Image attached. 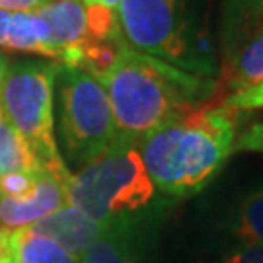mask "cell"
I'll use <instances>...</instances> for the list:
<instances>
[{"label": "cell", "instance_id": "1", "mask_svg": "<svg viewBox=\"0 0 263 263\" xmlns=\"http://www.w3.org/2000/svg\"><path fill=\"white\" fill-rule=\"evenodd\" d=\"M238 111L193 105L139 141L152 183L172 197H189L222 170L236 142Z\"/></svg>", "mask_w": 263, "mask_h": 263}, {"label": "cell", "instance_id": "2", "mask_svg": "<svg viewBox=\"0 0 263 263\" xmlns=\"http://www.w3.org/2000/svg\"><path fill=\"white\" fill-rule=\"evenodd\" d=\"M98 80L109 98L117 135L137 142L193 107L205 94L203 76L139 53L127 43Z\"/></svg>", "mask_w": 263, "mask_h": 263}, {"label": "cell", "instance_id": "3", "mask_svg": "<svg viewBox=\"0 0 263 263\" xmlns=\"http://www.w3.org/2000/svg\"><path fill=\"white\" fill-rule=\"evenodd\" d=\"M66 197L68 205L104 224L142 218L156 199V185L142 162L139 142L117 137L104 154L70 174Z\"/></svg>", "mask_w": 263, "mask_h": 263}, {"label": "cell", "instance_id": "4", "mask_svg": "<svg viewBox=\"0 0 263 263\" xmlns=\"http://www.w3.org/2000/svg\"><path fill=\"white\" fill-rule=\"evenodd\" d=\"M59 65L22 61L8 66L0 86L2 117L31 144L41 168L68 176L65 160L55 141L53 96Z\"/></svg>", "mask_w": 263, "mask_h": 263}, {"label": "cell", "instance_id": "5", "mask_svg": "<svg viewBox=\"0 0 263 263\" xmlns=\"http://www.w3.org/2000/svg\"><path fill=\"white\" fill-rule=\"evenodd\" d=\"M59 135L68 162L84 168L117 141V127L104 84L94 74L59 65Z\"/></svg>", "mask_w": 263, "mask_h": 263}, {"label": "cell", "instance_id": "6", "mask_svg": "<svg viewBox=\"0 0 263 263\" xmlns=\"http://www.w3.org/2000/svg\"><path fill=\"white\" fill-rule=\"evenodd\" d=\"M117 22L131 49L203 76L205 63L199 61L193 45L185 0H121Z\"/></svg>", "mask_w": 263, "mask_h": 263}, {"label": "cell", "instance_id": "7", "mask_svg": "<svg viewBox=\"0 0 263 263\" xmlns=\"http://www.w3.org/2000/svg\"><path fill=\"white\" fill-rule=\"evenodd\" d=\"M68 176L41 170L35 189L28 197H0V230H20L47 218L61 207L68 205L66 185Z\"/></svg>", "mask_w": 263, "mask_h": 263}, {"label": "cell", "instance_id": "8", "mask_svg": "<svg viewBox=\"0 0 263 263\" xmlns=\"http://www.w3.org/2000/svg\"><path fill=\"white\" fill-rule=\"evenodd\" d=\"M105 226L107 224L94 220L92 216L82 213L80 209L72 207V205H65L29 228L55 240L57 244L65 248L68 254L82 257L86 254V250L100 238V234L105 230Z\"/></svg>", "mask_w": 263, "mask_h": 263}, {"label": "cell", "instance_id": "9", "mask_svg": "<svg viewBox=\"0 0 263 263\" xmlns=\"http://www.w3.org/2000/svg\"><path fill=\"white\" fill-rule=\"evenodd\" d=\"M263 80V26L242 39L230 53L218 80V96H234ZM222 100V102H224Z\"/></svg>", "mask_w": 263, "mask_h": 263}, {"label": "cell", "instance_id": "10", "mask_svg": "<svg viewBox=\"0 0 263 263\" xmlns=\"http://www.w3.org/2000/svg\"><path fill=\"white\" fill-rule=\"evenodd\" d=\"M142 218L115 220L86 250L80 263H141Z\"/></svg>", "mask_w": 263, "mask_h": 263}, {"label": "cell", "instance_id": "11", "mask_svg": "<svg viewBox=\"0 0 263 263\" xmlns=\"http://www.w3.org/2000/svg\"><path fill=\"white\" fill-rule=\"evenodd\" d=\"M37 14L49 26L51 45L57 53V61L63 53L84 45L90 39L86 4L80 0H51L37 10Z\"/></svg>", "mask_w": 263, "mask_h": 263}, {"label": "cell", "instance_id": "12", "mask_svg": "<svg viewBox=\"0 0 263 263\" xmlns=\"http://www.w3.org/2000/svg\"><path fill=\"white\" fill-rule=\"evenodd\" d=\"M0 263H80V257L28 226L8 230L6 255Z\"/></svg>", "mask_w": 263, "mask_h": 263}, {"label": "cell", "instance_id": "13", "mask_svg": "<svg viewBox=\"0 0 263 263\" xmlns=\"http://www.w3.org/2000/svg\"><path fill=\"white\" fill-rule=\"evenodd\" d=\"M4 49L16 51V53L47 57V59H55L57 61V53L53 45H51L49 26L37 12L12 14Z\"/></svg>", "mask_w": 263, "mask_h": 263}, {"label": "cell", "instance_id": "14", "mask_svg": "<svg viewBox=\"0 0 263 263\" xmlns=\"http://www.w3.org/2000/svg\"><path fill=\"white\" fill-rule=\"evenodd\" d=\"M263 26V0H224V51Z\"/></svg>", "mask_w": 263, "mask_h": 263}, {"label": "cell", "instance_id": "15", "mask_svg": "<svg viewBox=\"0 0 263 263\" xmlns=\"http://www.w3.org/2000/svg\"><path fill=\"white\" fill-rule=\"evenodd\" d=\"M41 170L43 168L31 144L4 117H0V176Z\"/></svg>", "mask_w": 263, "mask_h": 263}, {"label": "cell", "instance_id": "16", "mask_svg": "<svg viewBox=\"0 0 263 263\" xmlns=\"http://www.w3.org/2000/svg\"><path fill=\"white\" fill-rule=\"evenodd\" d=\"M232 234L240 244H263V187L250 191L240 201Z\"/></svg>", "mask_w": 263, "mask_h": 263}, {"label": "cell", "instance_id": "17", "mask_svg": "<svg viewBox=\"0 0 263 263\" xmlns=\"http://www.w3.org/2000/svg\"><path fill=\"white\" fill-rule=\"evenodd\" d=\"M86 20H88V37L92 41H113L121 37L117 12L96 2L86 6Z\"/></svg>", "mask_w": 263, "mask_h": 263}, {"label": "cell", "instance_id": "18", "mask_svg": "<svg viewBox=\"0 0 263 263\" xmlns=\"http://www.w3.org/2000/svg\"><path fill=\"white\" fill-rule=\"evenodd\" d=\"M39 174L41 172H14V174L0 176V197H28L37 185Z\"/></svg>", "mask_w": 263, "mask_h": 263}, {"label": "cell", "instance_id": "19", "mask_svg": "<svg viewBox=\"0 0 263 263\" xmlns=\"http://www.w3.org/2000/svg\"><path fill=\"white\" fill-rule=\"evenodd\" d=\"M222 104L236 111H250V109H263V80L259 84L248 88L244 92L228 96Z\"/></svg>", "mask_w": 263, "mask_h": 263}, {"label": "cell", "instance_id": "20", "mask_svg": "<svg viewBox=\"0 0 263 263\" xmlns=\"http://www.w3.org/2000/svg\"><path fill=\"white\" fill-rule=\"evenodd\" d=\"M224 263H263V244H240L226 255Z\"/></svg>", "mask_w": 263, "mask_h": 263}, {"label": "cell", "instance_id": "21", "mask_svg": "<svg viewBox=\"0 0 263 263\" xmlns=\"http://www.w3.org/2000/svg\"><path fill=\"white\" fill-rule=\"evenodd\" d=\"M51 0H0V10L4 12H37Z\"/></svg>", "mask_w": 263, "mask_h": 263}, {"label": "cell", "instance_id": "22", "mask_svg": "<svg viewBox=\"0 0 263 263\" xmlns=\"http://www.w3.org/2000/svg\"><path fill=\"white\" fill-rule=\"evenodd\" d=\"M10 18H12V14H10V12H4V10H0V47H4V43H6V37H8Z\"/></svg>", "mask_w": 263, "mask_h": 263}, {"label": "cell", "instance_id": "23", "mask_svg": "<svg viewBox=\"0 0 263 263\" xmlns=\"http://www.w3.org/2000/svg\"><path fill=\"white\" fill-rule=\"evenodd\" d=\"M8 59L0 53V86H2V82H4V76H6V72H8Z\"/></svg>", "mask_w": 263, "mask_h": 263}, {"label": "cell", "instance_id": "24", "mask_svg": "<svg viewBox=\"0 0 263 263\" xmlns=\"http://www.w3.org/2000/svg\"><path fill=\"white\" fill-rule=\"evenodd\" d=\"M100 4H104V6H107V8L111 10H117L119 8V4H121V0H98Z\"/></svg>", "mask_w": 263, "mask_h": 263}, {"label": "cell", "instance_id": "25", "mask_svg": "<svg viewBox=\"0 0 263 263\" xmlns=\"http://www.w3.org/2000/svg\"><path fill=\"white\" fill-rule=\"evenodd\" d=\"M80 2H84L86 6H88V4H96V2H98V0H80Z\"/></svg>", "mask_w": 263, "mask_h": 263}, {"label": "cell", "instance_id": "26", "mask_svg": "<svg viewBox=\"0 0 263 263\" xmlns=\"http://www.w3.org/2000/svg\"><path fill=\"white\" fill-rule=\"evenodd\" d=\"M0 117H2V111H0Z\"/></svg>", "mask_w": 263, "mask_h": 263}]
</instances>
